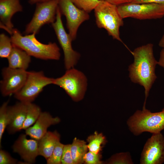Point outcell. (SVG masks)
Returning <instances> with one entry per match:
<instances>
[{
    "label": "cell",
    "mask_w": 164,
    "mask_h": 164,
    "mask_svg": "<svg viewBox=\"0 0 164 164\" xmlns=\"http://www.w3.org/2000/svg\"><path fill=\"white\" fill-rule=\"evenodd\" d=\"M131 53L134 61L128 67L129 77L132 82L144 87L145 99L143 107H145L149 91L157 78L155 70L158 61L154 57L151 43L136 48Z\"/></svg>",
    "instance_id": "cell-1"
},
{
    "label": "cell",
    "mask_w": 164,
    "mask_h": 164,
    "mask_svg": "<svg viewBox=\"0 0 164 164\" xmlns=\"http://www.w3.org/2000/svg\"><path fill=\"white\" fill-rule=\"evenodd\" d=\"M35 33L23 36L20 31L14 28L11 39L13 45L26 52L31 56L43 60H60V49L55 43H43L36 38Z\"/></svg>",
    "instance_id": "cell-2"
},
{
    "label": "cell",
    "mask_w": 164,
    "mask_h": 164,
    "mask_svg": "<svg viewBox=\"0 0 164 164\" xmlns=\"http://www.w3.org/2000/svg\"><path fill=\"white\" fill-rule=\"evenodd\" d=\"M130 132L138 136L145 132L152 134L161 132L164 129V108L162 111L152 112L143 107L142 110H137L127 121Z\"/></svg>",
    "instance_id": "cell-3"
},
{
    "label": "cell",
    "mask_w": 164,
    "mask_h": 164,
    "mask_svg": "<svg viewBox=\"0 0 164 164\" xmlns=\"http://www.w3.org/2000/svg\"><path fill=\"white\" fill-rule=\"evenodd\" d=\"M94 10L97 27L105 29L109 35L123 43L120 36L119 29L124 25L123 19L119 12L117 6L100 0Z\"/></svg>",
    "instance_id": "cell-4"
},
{
    "label": "cell",
    "mask_w": 164,
    "mask_h": 164,
    "mask_svg": "<svg viewBox=\"0 0 164 164\" xmlns=\"http://www.w3.org/2000/svg\"><path fill=\"white\" fill-rule=\"evenodd\" d=\"M53 84L62 88L73 100L77 101L84 96L87 80L82 72L74 67L66 70L61 77L54 78Z\"/></svg>",
    "instance_id": "cell-5"
},
{
    "label": "cell",
    "mask_w": 164,
    "mask_h": 164,
    "mask_svg": "<svg viewBox=\"0 0 164 164\" xmlns=\"http://www.w3.org/2000/svg\"><path fill=\"white\" fill-rule=\"evenodd\" d=\"M53 79L46 76L43 71L28 72L24 84L14 97L20 101L32 103L46 86L53 84Z\"/></svg>",
    "instance_id": "cell-6"
},
{
    "label": "cell",
    "mask_w": 164,
    "mask_h": 164,
    "mask_svg": "<svg viewBox=\"0 0 164 164\" xmlns=\"http://www.w3.org/2000/svg\"><path fill=\"white\" fill-rule=\"evenodd\" d=\"M117 7L123 19L132 18L140 20L150 19L164 16V5L156 3H128Z\"/></svg>",
    "instance_id": "cell-7"
},
{
    "label": "cell",
    "mask_w": 164,
    "mask_h": 164,
    "mask_svg": "<svg viewBox=\"0 0 164 164\" xmlns=\"http://www.w3.org/2000/svg\"><path fill=\"white\" fill-rule=\"evenodd\" d=\"M59 1L50 0L36 4L33 17L26 25L24 34H36L44 25L53 23L56 18Z\"/></svg>",
    "instance_id": "cell-8"
},
{
    "label": "cell",
    "mask_w": 164,
    "mask_h": 164,
    "mask_svg": "<svg viewBox=\"0 0 164 164\" xmlns=\"http://www.w3.org/2000/svg\"><path fill=\"white\" fill-rule=\"evenodd\" d=\"M52 25L63 51L65 68L67 70L74 68L79 60L80 55L72 48V40L64 27L61 19V14L58 6L56 20L52 24Z\"/></svg>",
    "instance_id": "cell-9"
},
{
    "label": "cell",
    "mask_w": 164,
    "mask_h": 164,
    "mask_svg": "<svg viewBox=\"0 0 164 164\" xmlns=\"http://www.w3.org/2000/svg\"><path fill=\"white\" fill-rule=\"evenodd\" d=\"M58 7L66 17L68 33L72 41L74 40L80 26L89 19V13L77 7L71 0H59Z\"/></svg>",
    "instance_id": "cell-10"
},
{
    "label": "cell",
    "mask_w": 164,
    "mask_h": 164,
    "mask_svg": "<svg viewBox=\"0 0 164 164\" xmlns=\"http://www.w3.org/2000/svg\"><path fill=\"white\" fill-rule=\"evenodd\" d=\"M140 164H162L164 162V137L161 133L152 134L141 152Z\"/></svg>",
    "instance_id": "cell-11"
},
{
    "label": "cell",
    "mask_w": 164,
    "mask_h": 164,
    "mask_svg": "<svg viewBox=\"0 0 164 164\" xmlns=\"http://www.w3.org/2000/svg\"><path fill=\"white\" fill-rule=\"evenodd\" d=\"M28 71L9 67L3 68L2 79L0 81V91L3 96L15 94L23 87L26 80Z\"/></svg>",
    "instance_id": "cell-12"
},
{
    "label": "cell",
    "mask_w": 164,
    "mask_h": 164,
    "mask_svg": "<svg viewBox=\"0 0 164 164\" xmlns=\"http://www.w3.org/2000/svg\"><path fill=\"white\" fill-rule=\"evenodd\" d=\"M25 134L20 135L14 143L12 149L14 152L18 153L26 164L35 162L39 155L38 141L28 139Z\"/></svg>",
    "instance_id": "cell-13"
},
{
    "label": "cell",
    "mask_w": 164,
    "mask_h": 164,
    "mask_svg": "<svg viewBox=\"0 0 164 164\" xmlns=\"http://www.w3.org/2000/svg\"><path fill=\"white\" fill-rule=\"evenodd\" d=\"M22 10L19 0H0V28L11 35L14 29L12 17L15 13Z\"/></svg>",
    "instance_id": "cell-14"
},
{
    "label": "cell",
    "mask_w": 164,
    "mask_h": 164,
    "mask_svg": "<svg viewBox=\"0 0 164 164\" xmlns=\"http://www.w3.org/2000/svg\"><path fill=\"white\" fill-rule=\"evenodd\" d=\"M60 121L58 117H53L49 112L42 111L35 123L25 130V134L31 138L38 141L47 132L49 127Z\"/></svg>",
    "instance_id": "cell-15"
},
{
    "label": "cell",
    "mask_w": 164,
    "mask_h": 164,
    "mask_svg": "<svg viewBox=\"0 0 164 164\" xmlns=\"http://www.w3.org/2000/svg\"><path fill=\"white\" fill-rule=\"evenodd\" d=\"M30 103L19 101L8 107L9 122L7 127L9 134H13L22 130Z\"/></svg>",
    "instance_id": "cell-16"
},
{
    "label": "cell",
    "mask_w": 164,
    "mask_h": 164,
    "mask_svg": "<svg viewBox=\"0 0 164 164\" xmlns=\"http://www.w3.org/2000/svg\"><path fill=\"white\" fill-rule=\"evenodd\" d=\"M60 135L56 131H47L38 140L39 155L44 157L46 160L52 154L57 142L60 141Z\"/></svg>",
    "instance_id": "cell-17"
},
{
    "label": "cell",
    "mask_w": 164,
    "mask_h": 164,
    "mask_svg": "<svg viewBox=\"0 0 164 164\" xmlns=\"http://www.w3.org/2000/svg\"><path fill=\"white\" fill-rule=\"evenodd\" d=\"M7 59L9 67L26 70L31 62V56L22 50L13 46Z\"/></svg>",
    "instance_id": "cell-18"
},
{
    "label": "cell",
    "mask_w": 164,
    "mask_h": 164,
    "mask_svg": "<svg viewBox=\"0 0 164 164\" xmlns=\"http://www.w3.org/2000/svg\"><path fill=\"white\" fill-rule=\"evenodd\" d=\"M88 149L85 142L75 138L71 144L70 150L74 164L84 163V158Z\"/></svg>",
    "instance_id": "cell-19"
},
{
    "label": "cell",
    "mask_w": 164,
    "mask_h": 164,
    "mask_svg": "<svg viewBox=\"0 0 164 164\" xmlns=\"http://www.w3.org/2000/svg\"><path fill=\"white\" fill-rule=\"evenodd\" d=\"M41 112L39 106L32 102L30 103L22 130H25L32 125L39 118Z\"/></svg>",
    "instance_id": "cell-20"
},
{
    "label": "cell",
    "mask_w": 164,
    "mask_h": 164,
    "mask_svg": "<svg viewBox=\"0 0 164 164\" xmlns=\"http://www.w3.org/2000/svg\"><path fill=\"white\" fill-rule=\"evenodd\" d=\"M87 145L89 151L98 153L101 150L102 145L104 143L106 139L102 134L95 132L94 134L89 136L87 139Z\"/></svg>",
    "instance_id": "cell-21"
},
{
    "label": "cell",
    "mask_w": 164,
    "mask_h": 164,
    "mask_svg": "<svg viewBox=\"0 0 164 164\" xmlns=\"http://www.w3.org/2000/svg\"><path fill=\"white\" fill-rule=\"evenodd\" d=\"M9 101L4 102L0 108V146L3 134L9 122V116L8 112Z\"/></svg>",
    "instance_id": "cell-22"
},
{
    "label": "cell",
    "mask_w": 164,
    "mask_h": 164,
    "mask_svg": "<svg viewBox=\"0 0 164 164\" xmlns=\"http://www.w3.org/2000/svg\"><path fill=\"white\" fill-rule=\"evenodd\" d=\"M13 47L11 38L4 33L0 35V57L1 58L8 57Z\"/></svg>",
    "instance_id": "cell-23"
},
{
    "label": "cell",
    "mask_w": 164,
    "mask_h": 164,
    "mask_svg": "<svg viewBox=\"0 0 164 164\" xmlns=\"http://www.w3.org/2000/svg\"><path fill=\"white\" fill-rule=\"evenodd\" d=\"M109 164H133L134 163L130 153L128 152L116 153L107 161Z\"/></svg>",
    "instance_id": "cell-24"
},
{
    "label": "cell",
    "mask_w": 164,
    "mask_h": 164,
    "mask_svg": "<svg viewBox=\"0 0 164 164\" xmlns=\"http://www.w3.org/2000/svg\"><path fill=\"white\" fill-rule=\"evenodd\" d=\"M64 145L59 141L57 143L51 155L46 160L47 164H61V158Z\"/></svg>",
    "instance_id": "cell-25"
},
{
    "label": "cell",
    "mask_w": 164,
    "mask_h": 164,
    "mask_svg": "<svg viewBox=\"0 0 164 164\" xmlns=\"http://www.w3.org/2000/svg\"><path fill=\"white\" fill-rule=\"evenodd\" d=\"M77 7L89 13L94 10L99 3L100 0H71Z\"/></svg>",
    "instance_id": "cell-26"
},
{
    "label": "cell",
    "mask_w": 164,
    "mask_h": 164,
    "mask_svg": "<svg viewBox=\"0 0 164 164\" xmlns=\"http://www.w3.org/2000/svg\"><path fill=\"white\" fill-rule=\"evenodd\" d=\"M101 155L90 151L87 152L84 158V162L87 164H101L102 162L101 160Z\"/></svg>",
    "instance_id": "cell-27"
},
{
    "label": "cell",
    "mask_w": 164,
    "mask_h": 164,
    "mask_svg": "<svg viewBox=\"0 0 164 164\" xmlns=\"http://www.w3.org/2000/svg\"><path fill=\"white\" fill-rule=\"evenodd\" d=\"M70 147L71 144L64 145L61 158V164H74L72 157Z\"/></svg>",
    "instance_id": "cell-28"
},
{
    "label": "cell",
    "mask_w": 164,
    "mask_h": 164,
    "mask_svg": "<svg viewBox=\"0 0 164 164\" xmlns=\"http://www.w3.org/2000/svg\"><path fill=\"white\" fill-rule=\"evenodd\" d=\"M17 162V160L12 158L7 152L2 149L0 150V164H15Z\"/></svg>",
    "instance_id": "cell-29"
},
{
    "label": "cell",
    "mask_w": 164,
    "mask_h": 164,
    "mask_svg": "<svg viewBox=\"0 0 164 164\" xmlns=\"http://www.w3.org/2000/svg\"><path fill=\"white\" fill-rule=\"evenodd\" d=\"M131 3H155L164 5V0H134Z\"/></svg>",
    "instance_id": "cell-30"
},
{
    "label": "cell",
    "mask_w": 164,
    "mask_h": 164,
    "mask_svg": "<svg viewBox=\"0 0 164 164\" xmlns=\"http://www.w3.org/2000/svg\"><path fill=\"white\" fill-rule=\"evenodd\" d=\"M107 2L112 5L118 6L128 3H131L134 0H102Z\"/></svg>",
    "instance_id": "cell-31"
},
{
    "label": "cell",
    "mask_w": 164,
    "mask_h": 164,
    "mask_svg": "<svg viewBox=\"0 0 164 164\" xmlns=\"http://www.w3.org/2000/svg\"><path fill=\"white\" fill-rule=\"evenodd\" d=\"M158 64L164 68V49H162L160 52Z\"/></svg>",
    "instance_id": "cell-32"
},
{
    "label": "cell",
    "mask_w": 164,
    "mask_h": 164,
    "mask_svg": "<svg viewBox=\"0 0 164 164\" xmlns=\"http://www.w3.org/2000/svg\"><path fill=\"white\" fill-rule=\"evenodd\" d=\"M50 0H29L28 2L31 5L46 2Z\"/></svg>",
    "instance_id": "cell-33"
},
{
    "label": "cell",
    "mask_w": 164,
    "mask_h": 164,
    "mask_svg": "<svg viewBox=\"0 0 164 164\" xmlns=\"http://www.w3.org/2000/svg\"><path fill=\"white\" fill-rule=\"evenodd\" d=\"M159 46L164 49V34L160 39L159 43Z\"/></svg>",
    "instance_id": "cell-34"
}]
</instances>
